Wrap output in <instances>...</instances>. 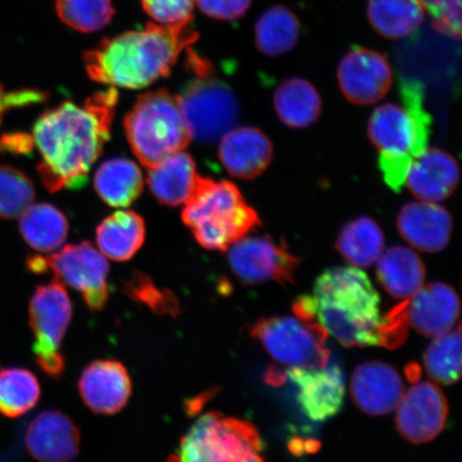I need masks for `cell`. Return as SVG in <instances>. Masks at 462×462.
Segmentation results:
<instances>
[{
  "instance_id": "obj_29",
  "label": "cell",
  "mask_w": 462,
  "mask_h": 462,
  "mask_svg": "<svg viewBox=\"0 0 462 462\" xmlns=\"http://www.w3.org/2000/svg\"><path fill=\"white\" fill-rule=\"evenodd\" d=\"M383 229L374 219L362 217L346 225L337 236V250L356 268L371 267L384 252Z\"/></svg>"
},
{
  "instance_id": "obj_4",
  "label": "cell",
  "mask_w": 462,
  "mask_h": 462,
  "mask_svg": "<svg viewBox=\"0 0 462 462\" xmlns=\"http://www.w3.org/2000/svg\"><path fill=\"white\" fill-rule=\"evenodd\" d=\"M403 107L386 103L374 109L368 135L379 153L384 181L395 192L406 183L415 159L429 147L431 118L424 106L423 86L417 80L401 82Z\"/></svg>"
},
{
  "instance_id": "obj_35",
  "label": "cell",
  "mask_w": 462,
  "mask_h": 462,
  "mask_svg": "<svg viewBox=\"0 0 462 462\" xmlns=\"http://www.w3.org/2000/svg\"><path fill=\"white\" fill-rule=\"evenodd\" d=\"M36 196L33 183L13 166H0V218L21 217Z\"/></svg>"
},
{
  "instance_id": "obj_17",
  "label": "cell",
  "mask_w": 462,
  "mask_h": 462,
  "mask_svg": "<svg viewBox=\"0 0 462 462\" xmlns=\"http://www.w3.org/2000/svg\"><path fill=\"white\" fill-rule=\"evenodd\" d=\"M82 441L79 426L66 413L45 410L29 424L25 443L28 453L40 462H71Z\"/></svg>"
},
{
  "instance_id": "obj_15",
  "label": "cell",
  "mask_w": 462,
  "mask_h": 462,
  "mask_svg": "<svg viewBox=\"0 0 462 462\" xmlns=\"http://www.w3.org/2000/svg\"><path fill=\"white\" fill-rule=\"evenodd\" d=\"M285 378L296 386L300 407L310 420L326 421L342 410L346 383L337 363L330 360L322 368H288Z\"/></svg>"
},
{
  "instance_id": "obj_6",
  "label": "cell",
  "mask_w": 462,
  "mask_h": 462,
  "mask_svg": "<svg viewBox=\"0 0 462 462\" xmlns=\"http://www.w3.org/2000/svg\"><path fill=\"white\" fill-rule=\"evenodd\" d=\"M124 125L133 152L148 169L183 152L190 142L176 96L166 89L138 97Z\"/></svg>"
},
{
  "instance_id": "obj_20",
  "label": "cell",
  "mask_w": 462,
  "mask_h": 462,
  "mask_svg": "<svg viewBox=\"0 0 462 462\" xmlns=\"http://www.w3.org/2000/svg\"><path fill=\"white\" fill-rule=\"evenodd\" d=\"M397 228L404 240L417 250L441 252L449 244L453 233V218L436 202H408L397 217Z\"/></svg>"
},
{
  "instance_id": "obj_9",
  "label": "cell",
  "mask_w": 462,
  "mask_h": 462,
  "mask_svg": "<svg viewBox=\"0 0 462 462\" xmlns=\"http://www.w3.org/2000/svg\"><path fill=\"white\" fill-rule=\"evenodd\" d=\"M29 326L33 333L34 361L51 378L60 379L66 371L62 344L73 316V306L60 282L36 289L29 302Z\"/></svg>"
},
{
  "instance_id": "obj_10",
  "label": "cell",
  "mask_w": 462,
  "mask_h": 462,
  "mask_svg": "<svg viewBox=\"0 0 462 462\" xmlns=\"http://www.w3.org/2000/svg\"><path fill=\"white\" fill-rule=\"evenodd\" d=\"M250 331L273 359L288 368H322L331 360L327 332L316 321L291 316L264 318Z\"/></svg>"
},
{
  "instance_id": "obj_26",
  "label": "cell",
  "mask_w": 462,
  "mask_h": 462,
  "mask_svg": "<svg viewBox=\"0 0 462 462\" xmlns=\"http://www.w3.org/2000/svg\"><path fill=\"white\" fill-rule=\"evenodd\" d=\"M143 218L134 211H118L97 228V244L104 256L126 262L134 257L144 242Z\"/></svg>"
},
{
  "instance_id": "obj_13",
  "label": "cell",
  "mask_w": 462,
  "mask_h": 462,
  "mask_svg": "<svg viewBox=\"0 0 462 462\" xmlns=\"http://www.w3.org/2000/svg\"><path fill=\"white\" fill-rule=\"evenodd\" d=\"M337 79L346 100L356 106H366L388 95L393 84V72L383 54L355 46L340 60Z\"/></svg>"
},
{
  "instance_id": "obj_28",
  "label": "cell",
  "mask_w": 462,
  "mask_h": 462,
  "mask_svg": "<svg viewBox=\"0 0 462 462\" xmlns=\"http://www.w3.org/2000/svg\"><path fill=\"white\" fill-rule=\"evenodd\" d=\"M20 231L26 244L33 250L53 252L66 241L69 222L65 215L54 206L32 205L21 215Z\"/></svg>"
},
{
  "instance_id": "obj_36",
  "label": "cell",
  "mask_w": 462,
  "mask_h": 462,
  "mask_svg": "<svg viewBox=\"0 0 462 462\" xmlns=\"http://www.w3.org/2000/svg\"><path fill=\"white\" fill-rule=\"evenodd\" d=\"M125 291L131 299L146 305L155 314L173 317L180 314V302L175 293L159 288L146 274H133L125 282Z\"/></svg>"
},
{
  "instance_id": "obj_21",
  "label": "cell",
  "mask_w": 462,
  "mask_h": 462,
  "mask_svg": "<svg viewBox=\"0 0 462 462\" xmlns=\"http://www.w3.org/2000/svg\"><path fill=\"white\" fill-rule=\"evenodd\" d=\"M218 158L231 176L252 180L268 169L273 158V143L262 130L240 126L222 136Z\"/></svg>"
},
{
  "instance_id": "obj_30",
  "label": "cell",
  "mask_w": 462,
  "mask_h": 462,
  "mask_svg": "<svg viewBox=\"0 0 462 462\" xmlns=\"http://www.w3.org/2000/svg\"><path fill=\"white\" fill-rule=\"evenodd\" d=\"M367 14L380 36L402 39L421 25L424 7L419 0H369Z\"/></svg>"
},
{
  "instance_id": "obj_3",
  "label": "cell",
  "mask_w": 462,
  "mask_h": 462,
  "mask_svg": "<svg viewBox=\"0 0 462 462\" xmlns=\"http://www.w3.org/2000/svg\"><path fill=\"white\" fill-rule=\"evenodd\" d=\"M198 39L190 22L175 25L149 23L143 31L104 39L96 49L86 51V71L97 83L142 89L169 77L181 51Z\"/></svg>"
},
{
  "instance_id": "obj_18",
  "label": "cell",
  "mask_w": 462,
  "mask_h": 462,
  "mask_svg": "<svg viewBox=\"0 0 462 462\" xmlns=\"http://www.w3.org/2000/svg\"><path fill=\"white\" fill-rule=\"evenodd\" d=\"M404 317L418 333L438 337L453 330L459 317L457 293L444 282L423 286L402 303Z\"/></svg>"
},
{
  "instance_id": "obj_5",
  "label": "cell",
  "mask_w": 462,
  "mask_h": 462,
  "mask_svg": "<svg viewBox=\"0 0 462 462\" xmlns=\"http://www.w3.org/2000/svg\"><path fill=\"white\" fill-rule=\"evenodd\" d=\"M182 221L202 247L222 252L262 226L257 211L235 183L201 176Z\"/></svg>"
},
{
  "instance_id": "obj_11",
  "label": "cell",
  "mask_w": 462,
  "mask_h": 462,
  "mask_svg": "<svg viewBox=\"0 0 462 462\" xmlns=\"http://www.w3.org/2000/svg\"><path fill=\"white\" fill-rule=\"evenodd\" d=\"M26 263L34 274L51 271L58 282L80 293L92 313L106 309L109 298V265L103 254L89 242L67 245L48 257L31 256Z\"/></svg>"
},
{
  "instance_id": "obj_39",
  "label": "cell",
  "mask_w": 462,
  "mask_h": 462,
  "mask_svg": "<svg viewBox=\"0 0 462 462\" xmlns=\"http://www.w3.org/2000/svg\"><path fill=\"white\" fill-rule=\"evenodd\" d=\"M206 15L221 21H236L244 17L252 0H196Z\"/></svg>"
},
{
  "instance_id": "obj_40",
  "label": "cell",
  "mask_w": 462,
  "mask_h": 462,
  "mask_svg": "<svg viewBox=\"0 0 462 462\" xmlns=\"http://www.w3.org/2000/svg\"><path fill=\"white\" fill-rule=\"evenodd\" d=\"M46 97H48V94L37 89L5 92L4 87L0 86V124H2L4 113L9 111V109L43 102Z\"/></svg>"
},
{
  "instance_id": "obj_27",
  "label": "cell",
  "mask_w": 462,
  "mask_h": 462,
  "mask_svg": "<svg viewBox=\"0 0 462 462\" xmlns=\"http://www.w3.org/2000/svg\"><path fill=\"white\" fill-rule=\"evenodd\" d=\"M95 189L112 207H128L141 195L143 179L140 167L125 158L104 162L95 176Z\"/></svg>"
},
{
  "instance_id": "obj_23",
  "label": "cell",
  "mask_w": 462,
  "mask_h": 462,
  "mask_svg": "<svg viewBox=\"0 0 462 462\" xmlns=\"http://www.w3.org/2000/svg\"><path fill=\"white\" fill-rule=\"evenodd\" d=\"M199 179L193 158L180 152L149 169L147 182L160 204L177 207L192 198Z\"/></svg>"
},
{
  "instance_id": "obj_37",
  "label": "cell",
  "mask_w": 462,
  "mask_h": 462,
  "mask_svg": "<svg viewBox=\"0 0 462 462\" xmlns=\"http://www.w3.org/2000/svg\"><path fill=\"white\" fill-rule=\"evenodd\" d=\"M143 9L161 25L182 24L193 20L194 0H141Z\"/></svg>"
},
{
  "instance_id": "obj_1",
  "label": "cell",
  "mask_w": 462,
  "mask_h": 462,
  "mask_svg": "<svg viewBox=\"0 0 462 462\" xmlns=\"http://www.w3.org/2000/svg\"><path fill=\"white\" fill-rule=\"evenodd\" d=\"M118 99V91L111 87L80 106L68 101L40 116L32 138L42 157L38 173L50 192L85 186L111 137Z\"/></svg>"
},
{
  "instance_id": "obj_7",
  "label": "cell",
  "mask_w": 462,
  "mask_h": 462,
  "mask_svg": "<svg viewBox=\"0 0 462 462\" xmlns=\"http://www.w3.org/2000/svg\"><path fill=\"white\" fill-rule=\"evenodd\" d=\"M263 446L250 421L211 411L194 421L166 462H265Z\"/></svg>"
},
{
  "instance_id": "obj_31",
  "label": "cell",
  "mask_w": 462,
  "mask_h": 462,
  "mask_svg": "<svg viewBox=\"0 0 462 462\" xmlns=\"http://www.w3.org/2000/svg\"><path fill=\"white\" fill-rule=\"evenodd\" d=\"M300 37V22L284 5H274L259 16L255 42L260 53L270 57L284 55L293 50Z\"/></svg>"
},
{
  "instance_id": "obj_12",
  "label": "cell",
  "mask_w": 462,
  "mask_h": 462,
  "mask_svg": "<svg viewBox=\"0 0 462 462\" xmlns=\"http://www.w3.org/2000/svg\"><path fill=\"white\" fill-rule=\"evenodd\" d=\"M227 251L231 271L245 285L294 282L300 259L289 252L284 240L277 241L268 235L246 236Z\"/></svg>"
},
{
  "instance_id": "obj_38",
  "label": "cell",
  "mask_w": 462,
  "mask_h": 462,
  "mask_svg": "<svg viewBox=\"0 0 462 462\" xmlns=\"http://www.w3.org/2000/svg\"><path fill=\"white\" fill-rule=\"evenodd\" d=\"M429 11L439 32L459 38L461 33V0H419Z\"/></svg>"
},
{
  "instance_id": "obj_41",
  "label": "cell",
  "mask_w": 462,
  "mask_h": 462,
  "mask_svg": "<svg viewBox=\"0 0 462 462\" xmlns=\"http://www.w3.org/2000/svg\"><path fill=\"white\" fill-rule=\"evenodd\" d=\"M33 138L25 133H7L0 136V153L28 154L32 152Z\"/></svg>"
},
{
  "instance_id": "obj_14",
  "label": "cell",
  "mask_w": 462,
  "mask_h": 462,
  "mask_svg": "<svg viewBox=\"0 0 462 462\" xmlns=\"http://www.w3.org/2000/svg\"><path fill=\"white\" fill-rule=\"evenodd\" d=\"M396 410L397 430L409 442H430L446 429L448 403L430 383H420L403 393Z\"/></svg>"
},
{
  "instance_id": "obj_25",
  "label": "cell",
  "mask_w": 462,
  "mask_h": 462,
  "mask_svg": "<svg viewBox=\"0 0 462 462\" xmlns=\"http://www.w3.org/2000/svg\"><path fill=\"white\" fill-rule=\"evenodd\" d=\"M274 108L282 124L292 129H304L316 123L322 112V100L309 80L285 79L274 92Z\"/></svg>"
},
{
  "instance_id": "obj_22",
  "label": "cell",
  "mask_w": 462,
  "mask_h": 462,
  "mask_svg": "<svg viewBox=\"0 0 462 462\" xmlns=\"http://www.w3.org/2000/svg\"><path fill=\"white\" fill-rule=\"evenodd\" d=\"M459 183L457 161L444 150L427 148L413 161L406 184L421 201L439 202L449 198Z\"/></svg>"
},
{
  "instance_id": "obj_8",
  "label": "cell",
  "mask_w": 462,
  "mask_h": 462,
  "mask_svg": "<svg viewBox=\"0 0 462 462\" xmlns=\"http://www.w3.org/2000/svg\"><path fill=\"white\" fill-rule=\"evenodd\" d=\"M190 140L211 143L238 123L240 104L215 72L195 74L176 96Z\"/></svg>"
},
{
  "instance_id": "obj_34",
  "label": "cell",
  "mask_w": 462,
  "mask_h": 462,
  "mask_svg": "<svg viewBox=\"0 0 462 462\" xmlns=\"http://www.w3.org/2000/svg\"><path fill=\"white\" fill-rule=\"evenodd\" d=\"M55 10L63 24L80 32H95L112 21V0H55Z\"/></svg>"
},
{
  "instance_id": "obj_24",
  "label": "cell",
  "mask_w": 462,
  "mask_h": 462,
  "mask_svg": "<svg viewBox=\"0 0 462 462\" xmlns=\"http://www.w3.org/2000/svg\"><path fill=\"white\" fill-rule=\"evenodd\" d=\"M377 262L378 281L393 298L408 300L424 286L425 265L411 248L392 246Z\"/></svg>"
},
{
  "instance_id": "obj_33",
  "label": "cell",
  "mask_w": 462,
  "mask_h": 462,
  "mask_svg": "<svg viewBox=\"0 0 462 462\" xmlns=\"http://www.w3.org/2000/svg\"><path fill=\"white\" fill-rule=\"evenodd\" d=\"M424 365L427 374L436 383L450 385L457 383L461 374V328L435 337L426 349Z\"/></svg>"
},
{
  "instance_id": "obj_32",
  "label": "cell",
  "mask_w": 462,
  "mask_h": 462,
  "mask_svg": "<svg viewBox=\"0 0 462 462\" xmlns=\"http://www.w3.org/2000/svg\"><path fill=\"white\" fill-rule=\"evenodd\" d=\"M42 386L32 372L25 368L0 369V414L9 419L22 417L37 406Z\"/></svg>"
},
{
  "instance_id": "obj_19",
  "label": "cell",
  "mask_w": 462,
  "mask_h": 462,
  "mask_svg": "<svg viewBox=\"0 0 462 462\" xmlns=\"http://www.w3.org/2000/svg\"><path fill=\"white\" fill-rule=\"evenodd\" d=\"M352 397L363 412L373 417L396 410L403 395L401 374L389 364L374 361L360 364L351 380Z\"/></svg>"
},
{
  "instance_id": "obj_2",
  "label": "cell",
  "mask_w": 462,
  "mask_h": 462,
  "mask_svg": "<svg viewBox=\"0 0 462 462\" xmlns=\"http://www.w3.org/2000/svg\"><path fill=\"white\" fill-rule=\"evenodd\" d=\"M294 313L313 320L346 346L393 345L388 318L371 280L355 267H335L318 276L313 294L298 299Z\"/></svg>"
},
{
  "instance_id": "obj_16",
  "label": "cell",
  "mask_w": 462,
  "mask_h": 462,
  "mask_svg": "<svg viewBox=\"0 0 462 462\" xmlns=\"http://www.w3.org/2000/svg\"><path fill=\"white\" fill-rule=\"evenodd\" d=\"M132 380L123 363L97 360L84 368L79 392L86 407L100 415L123 411L132 395Z\"/></svg>"
}]
</instances>
